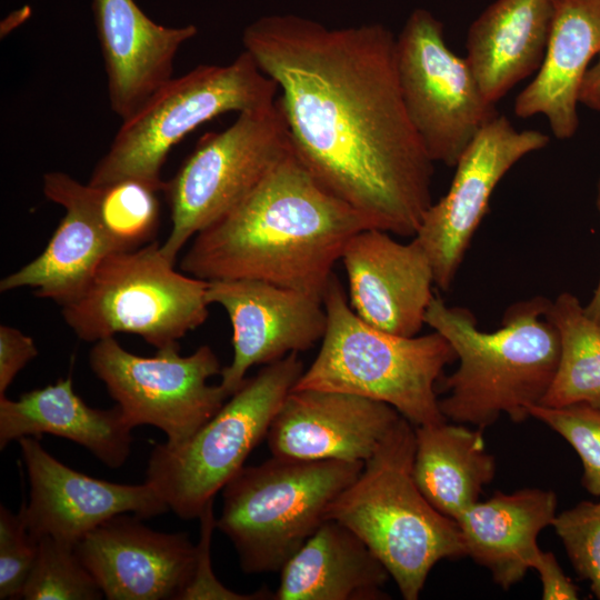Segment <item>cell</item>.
I'll list each match as a JSON object with an SVG mask.
<instances>
[{
  "label": "cell",
  "mask_w": 600,
  "mask_h": 600,
  "mask_svg": "<svg viewBox=\"0 0 600 600\" xmlns=\"http://www.w3.org/2000/svg\"><path fill=\"white\" fill-rule=\"evenodd\" d=\"M364 462L272 456L243 467L222 489L219 529L247 573L280 570L327 520Z\"/></svg>",
  "instance_id": "obj_6"
},
{
  "label": "cell",
  "mask_w": 600,
  "mask_h": 600,
  "mask_svg": "<svg viewBox=\"0 0 600 600\" xmlns=\"http://www.w3.org/2000/svg\"><path fill=\"white\" fill-rule=\"evenodd\" d=\"M596 203L600 213V179L597 186ZM587 316L600 326V277L589 303L584 307Z\"/></svg>",
  "instance_id": "obj_37"
},
{
  "label": "cell",
  "mask_w": 600,
  "mask_h": 600,
  "mask_svg": "<svg viewBox=\"0 0 600 600\" xmlns=\"http://www.w3.org/2000/svg\"><path fill=\"white\" fill-rule=\"evenodd\" d=\"M291 151L277 100L201 137L164 184L172 223L161 244L164 257L176 262L190 239L234 208Z\"/></svg>",
  "instance_id": "obj_10"
},
{
  "label": "cell",
  "mask_w": 600,
  "mask_h": 600,
  "mask_svg": "<svg viewBox=\"0 0 600 600\" xmlns=\"http://www.w3.org/2000/svg\"><path fill=\"white\" fill-rule=\"evenodd\" d=\"M179 343L157 349L153 357L127 351L114 337L94 342L89 362L110 397L133 429L153 426L167 436L166 443L188 441L224 404L229 396L208 379L222 368L207 344L189 356Z\"/></svg>",
  "instance_id": "obj_12"
},
{
  "label": "cell",
  "mask_w": 600,
  "mask_h": 600,
  "mask_svg": "<svg viewBox=\"0 0 600 600\" xmlns=\"http://www.w3.org/2000/svg\"><path fill=\"white\" fill-rule=\"evenodd\" d=\"M93 188L98 219L113 252L136 250L154 240L160 191L138 179Z\"/></svg>",
  "instance_id": "obj_28"
},
{
  "label": "cell",
  "mask_w": 600,
  "mask_h": 600,
  "mask_svg": "<svg viewBox=\"0 0 600 600\" xmlns=\"http://www.w3.org/2000/svg\"><path fill=\"white\" fill-rule=\"evenodd\" d=\"M549 141L548 134L517 130L498 114L466 148L449 190L432 202L413 237L430 260L434 286L442 291L451 288L493 190L519 160Z\"/></svg>",
  "instance_id": "obj_13"
},
{
  "label": "cell",
  "mask_w": 600,
  "mask_h": 600,
  "mask_svg": "<svg viewBox=\"0 0 600 600\" xmlns=\"http://www.w3.org/2000/svg\"><path fill=\"white\" fill-rule=\"evenodd\" d=\"M36 560L26 581V600H98L103 598L74 548L50 537L37 539Z\"/></svg>",
  "instance_id": "obj_29"
},
{
  "label": "cell",
  "mask_w": 600,
  "mask_h": 600,
  "mask_svg": "<svg viewBox=\"0 0 600 600\" xmlns=\"http://www.w3.org/2000/svg\"><path fill=\"white\" fill-rule=\"evenodd\" d=\"M557 516L551 490L524 488L512 493L497 491L459 514L466 556L488 569L503 590L522 580L540 553L539 533Z\"/></svg>",
  "instance_id": "obj_22"
},
{
  "label": "cell",
  "mask_w": 600,
  "mask_h": 600,
  "mask_svg": "<svg viewBox=\"0 0 600 600\" xmlns=\"http://www.w3.org/2000/svg\"><path fill=\"white\" fill-rule=\"evenodd\" d=\"M132 428L119 406L89 407L73 390L72 379L22 393L17 400L0 397V449L23 437L48 433L88 449L109 468L129 458Z\"/></svg>",
  "instance_id": "obj_23"
},
{
  "label": "cell",
  "mask_w": 600,
  "mask_h": 600,
  "mask_svg": "<svg viewBox=\"0 0 600 600\" xmlns=\"http://www.w3.org/2000/svg\"><path fill=\"white\" fill-rule=\"evenodd\" d=\"M551 300L537 296L507 308L501 327L478 328L467 308L448 306L433 297L426 324L443 336L459 366L439 382L447 396L439 399L446 419L483 430L501 414L524 421L529 407L544 399L557 372L560 337L547 318Z\"/></svg>",
  "instance_id": "obj_3"
},
{
  "label": "cell",
  "mask_w": 600,
  "mask_h": 600,
  "mask_svg": "<svg viewBox=\"0 0 600 600\" xmlns=\"http://www.w3.org/2000/svg\"><path fill=\"white\" fill-rule=\"evenodd\" d=\"M553 8V0H496L469 27L466 58L491 103L541 67Z\"/></svg>",
  "instance_id": "obj_24"
},
{
  "label": "cell",
  "mask_w": 600,
  "mask_h": 600,
  "mask_svg": "<svg viewBox=\"0 0 600 600\" xmlns=\"http://www.w3.org/2000/svg\"><path fill=\"white\" fill-rule=\"evenodd\" d=\"M532 569L539 574L544 600H577L578 587L566 576L551 551H540Z\"/></svg>",
  "instance_id": "obj_35"
},
{
  "label": "cell",
  "mask_w": 600,
  "mask_h": 600,
  "mask_svg": "<svg viewBox=\"0 0 600 600\" xmlns=\"http://www.w3.org/2000/svg\"><path fill=\"white\" fill-rule=\"evenodd\" d=\"M529 414L573 448L582 463L583 488L600 498V409L584 403L564 407L539 403L529 407Z\"/></svg>",
  "instance_id": "obj_30"
},
{
  "label": "cell",
  "mask_w": 600,
  "mask_h": 600,
  "mask_svg": "<svg viewBox=\"0 0 600 600\" xmlns=\"http://www.w3.org/2000/svg\"><path fill=\"white\" fill-rule=\"evenodd\" d=\"M208 284L176 271L174 262L153 240L136 250L108 254L82 296L62 307V317L88 342L124 332L161 349L204 323Z\"/></svg>",
  "instance_id": "obj_9"
},
{
  "label": "cell",
  "mask_w": 600,
  "mask_h": 600,
  "mask_svg": "<svg viewBox=\"0 0 600 600\" xmlns=\"http://www.w3.org/2000/svg\"><path fill=\"white\" fill-rule=\"evenodd\" d=\"M132 513L117 514L74 547L108 600H180L196 566L187 532L150 529Z\"/></svg>",
  "instance_id": "obj_16"
},
{
  "label": "cell",
  "mask_w": 600,
  "mask_h": 600,
  "mask_svg": "<svg viewBox=\"0 0 600 600\" xmlns=\"http://www.w3.org/2000/svg\"><path fill=\"white\" fill-rule=\"evenodd\" d=\"M207 299L221 306L232 327L233 358L219 386L230 397L248 370L322 340L327 327L323 302L303 292L253 279L209 281Z\"/></svg>",
  "instance_id": "obj_15"
},
{
  "label": "cell",
  "mask_w": 600,
  "mask_h": 600,
  "mask_svg": "<svg viewBox=\"0 0 600 600\" xmlns=\"http://www.w3.org/2000/svg\"><path fill=\"white\" fill-rule=\"evenodd\" d=\"M413 478L426 499L443 516L459 517L479 501L496 474L482 430L462 423L414 426Z\"/></svg>",
  "instance_id": "obj_26"
},
{
  "label": "cell",
  "mask_w": 600,
  "mask_h": 600,
  "mask_svg": "<svg viewBox=\"0 0 600 600\" xmlns=\"http://www.w3.org/2000/svg\"><path fill=\"white\" fill-rule=\"evenodd\" d=\"M578 101L580 104L600 112V53L581 81Z\"/></svg>",
  "instance_id": "obj_36"
},
{
  "label": "cell",
  "mask_w": 600,
  "mask_h": 600,
  "mask_svg": "<svg viewBox=\"0 0 600 600\" xmlns=\"http://www.w3.org/2000/svg\"><path fill=\"white\" fill-rule=\"evenodd\" d=\"M327 327L320 350L292 389L356 394L384 402L413 426L447 421L437 383L457 360L448 340L434 331L400 337L363 322L351 309L333 273L323 294Z\"/></svg>",
  "instance_id": "obj_5"
},
{
  "label": "cell",
  "mask_w": 600,
  "mask_h": 600,
  "mask_svg": "<svg viewBox=\"0 0 600 600\" xmlns=\"http://www.w3.org/2000/svg\"><path fill=\"white\" fill-rule=\"evenodd\" d=\"M547 318L558 330L560 357L551 387L540 404L584 403L600 409V326L570 292H562L550 302Z\"/></svg>",
  "instance_id": "obj_27"
},
{
  "label": "cell",
  "mask_w": 600,
  "mask_h": 600,
  "mask_svg": "<svg viewBox=\"0 0 600 600\" xmlns=\"http://www.w3.org/2000/svg\"><path fill=\"white\" fill-rule=\"evenodd\" d=\"M277 93L276 82L244 50L228 64H200L172 77L121 121L88 183L103 187L138 179L163 192L162 167L170 150L187 134L223 113L269 106Z\"/></svg>",
  "instance_id": "obj_7"
},
{
  "label": "cell",
  "mask_w": 600,
  "mask_h": 600,
  "mask_svg": "<svg viewBox=\"0 0 600 600\" xmlns=\"http://www.w3.org/2000/svg\"><path fill=\"white\" fill-rule=\"evenodd\" d=\"M38 356L34 340L19 329L0 326V397L26 364Z\"/></svg>",
  "instance_id": "obj_34"
},
{
  "label": "cell",
  "mask_w": 600,
  "mask_h": 600,
  "mask_svg": "<svg viewBox=\"0 0 600 600\" xmlns=\"http://www.w3.org/2000/svg\"><path fill=\"white\" fill-rule=\"evenodd\" d=\"M552 527L581 579L600 600V498L581 501L556 516Z\"/></svg>",
  "instance_id": "obj_31"
},
{
  "label": "cell",
  "mask_w": 600,
  "mask_h": 600,
  "mask_svg": "<svg viewBox=\"0 0 600 600\" xmlns=\"http://www.w3.org/2000/svg\"><path fill=\"white\" fill-rule=\"evenodd\" d=\"M18 441L30 484L29 502L23 501L21 508L34 539L50 537L74 548L117 514L149 519L170 510L147 482L123 484L92 478L57 460L36 437Z\"/></svg>",
  "instance_id": "obj_14"
},
{
  "label": "cell",
  "mask_w": 600,
  "mask_h": 600,
  "mask_svg": "<svg viewBox=\"0 0 600 600\" xmlns=\"http://www.w3.org/2000/svg\"><path fill=\"white\" fill-rule=\"evenodd\" d=\"M376 228L288 153L234 208L197 233L183 272L207 281L253 279L320 301L348 241Z\"/></svg>",
  "instance_id": "obj_2"
},
{
  "label": "cell",
  "mask_w": 600,
  "mask_h": 600,
  "mask_svg": "<svg viewBox=\"0 0 600 600\" xmlns=\"http://www.w3.org/2000/svg\"><path fill=\"white\" fill-rule=\"evenodd\" d=\"M414 426L401 417L327 511V519L343 523L370 548L404 600L419 598L436 563L466 556L457 522L414 481Z\"/></svg>",
  "instance_id": "obj_4"
},
{
  "label": "cell",
  "mask_w": 600,
  "mask_h": 600,
  "mask_svg": "<svg viewBox=\"0 0 600 600\" xmlns=\"http://www.w3.org/2000/svg\"><path fill=\"white\" fill-rule=\"evenodd\" d=\"M390 574L351 529L327 519L280 569L274 600H384Z\"/></svg>",
  "instance_id": "obj_25"
},
{
  "label": "cell",
  "mask_w": 600,
  "mask_h": 600,
  "mask_svg": "<svg viewBox=\"0 0 600 600\" xmlns=\"http://www.w3.org/2000/svg\"><path fill=\"white\" fill-rule=\"evenodd\" d=\"M401 417L364 397L292 389L270 426L268 447L283 458L366 462Z\"/></svg>",
  "instance_id": "obj_18"
},
{
  "label": "cell",
  "mask_w": 600,
  "mask_h": 600,
  "mask_svg": "<svg viewBox=\"0 0 600 600\" xmlns=\"http://www.w3.org/2000/svg\"><path fill=\"white\" fill-rule=\"evenodd\" d=\"M398 77L409 118L433 162L454 167L499 113L467 60L447 46L443 24L416 9L396 37Z\"/></svg>",
  "instance_id": "obj_11"
},
{
  "label": "cell",
  "mask_w": 600,
  "mask_h": 600,
  "mask_svg": "<svg viewBox=\"0 0 600 600\" xmlns=\"http://www.w3.org/2000/svg\"><path fill=\"white\" fill-rule=\"evenodd\" d=\"M297 352L247 378L221 409L180 446L156 444L146 480L179 518H199L218 491L244 467L303 372Z\"/></svg>",
  "instance_id": "obj_8"
},
{
  "label": "cell",
  "mask_w": 600,
  "mask_h": 600,
  "mask_svg": "<svg viewBox=\"0 0 600 600\" xmlns=\"http://www.w3.org/2000/svg\"><path fill=\"white\" fill-rule=\"evenodd\" d=\"M349 304L367 324L400 337H414L426 324L434 297L430 260L416 239L401 243L378 228L356 233L341 259Z\"/></svg>",
  "instance_id": "obj_17"
},
{
  "label": "cell",
  "mask_w": 600,
  "mask_h": 600,
  "mask_svg": "<svg viewBox=\"0 0 600 600\" xmlns=\"http://www.w3.org/2000/svg\"><path fill=\"white\" fill-rule=\"evenodd\" d=\"M211 500L199 516L200 537L196 544L197 557L192 579L180 600H267L273 599V593L260 589L253 593H239L224 587L214 576L211 566V539L217 528Z\"/></svg>",
  "instance_id": "obj_33"
},
{
  "label": "cell",
  "mask_w": 600,
  "mask_h": 600,
  "mask_svg": "<svg viewBox=\"0 0 600 600\" xmlns=\"http://www.w3.org/2000/svg\"><path fill=\"white\" fill-rule=\"evenodd\" d=\"M46 198L66 213L44 250L0 281V291L31 287L40 298L64 307L88 288L101 261L113 252L99 222L94 188L53 171L43 176Z\"/></svg>",
  "instance_id": "obj_20"
},
{
  "label": "cell",
  "mask_w": 600,
  "mask_h": 600,
  "mask_svg": "<svg viewBox=\"0 0 600 600\" xmlns=\"http://www.w3.org/2000/svg\"><path fill=\"white\" fill-rule=\"evenodd\" d=\"M546 54L533 80L517 96L520 118L543 114L553 136L572 138L579 128L578 94L600 53V0H553Z\"/></svg>",
  "instance_id": "obj_21"
},
{
  "label": "cell",
  "mask_w": 600,
  "mask_h": 600,
  "mask_svg": "<svg viewBox=\"0 0 600 600\" xmlns=\"http://www.w3.org/2000/svg\"><path fill=\"white\" fill-rule=\"evenodd\" d=\"M242 44L278 86L292 150L314 179L376 228L414 237L434 162L403 102L394 34L271 14L246 27Z\"/></svg>",
  "instance_id": "obj_1"
},
{
  "label": "cell",
  "mask_w": 600,
  "mask_h": 600,
  "mask_svg": "<svg viewBox=\"0 0 600 600\" xmlns=\"http://www.w3.org/2000/svg\"><path fill=\"white\" fill-rule=\"evenodd\" d=\"M91 9L107 73L109 103L123 121L173 77L180 47L198 29L193 24L161 26L134 0H91Z\"/></svg>",
  "instance_id": "obj_19"
},
{
  "label": "cell",
  "mask_w": 600,
  "mask_h": 600,
  "mask_svg": "<svg viewBox=\"0 0 600 600\" xmlns=\"http://www.w3.org/2000/svg\"><path fill=\"white\" fill-rule=\"evenodd\" d=\"M38 541L28 530L20 508L12 513L0 507V599L22 598V591L36 560Z\"/></svg>",
  "instance_id": "obj_32"
}]
</instances>
